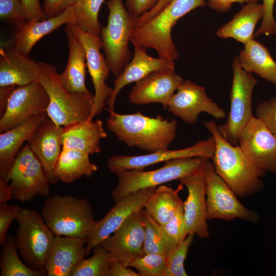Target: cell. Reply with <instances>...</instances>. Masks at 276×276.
Here are the masks:
<instances>
[{
	"label": "cell",
	"mask_w": 276,
	"mask_h": 276,
	"mask_svg": "<svg viewBox=\"0 0 276 276\" xmlns=\"http://www.w3.org/2000/svg\"><path fill=\"white\" fill-rule=\"evenodd\" d=\"M183 81L175 70L153 72L135 82L128 96L129 102L138 105L160 103L167 109L170 98Z\"/></svg>",
	"instance_id": "cell-20"
},
{
	"label": "cell",
	"mask_w": 276,
	"mask_h": 276,
	"mask_svg": "<svg viewBox=\"0 0 276 276\" xmlns=\"http://www.w3.org/2000/svg\"><path fill=\"white\" fill-rule=\"evenodd\" d=\"M0 17L6 22L17 27L25 24L26 19L20 0H0Z\"/></svg>",
	"instance_id": "cell-39"
},
{
	"label": "cell",
	"mask_w": 276,
	"mask_h": 276,
	"mask_svg": "<svg viewBox=\"0 0 276 276\" xmlns=\"http://www.w3.org/2000/svg\"><path fill=\"white\" fill-rule=\"evenodd\" d=\"M259 0H206L209 6L212 9L220 12H225L229 10L233 4L238 3L243 4L244 3L258 2Z\"/></svg>",
	"instance_id": "cell-48"
},
{
	"label": "cell",
	"mask_w": 276,
	"mask_h": 276,
	"mask_svg": "<svg viewBox=\"0 0 276 276\" xmlns=\"http://www.w3.org/2000/svg\"><path fill=\"white\" fill-rule=\"evenodd\" d=\"M238 143L259 168L276 173V137L261 120L253 116L240 132Z\"/></svg>",
	"instance_id": "cell-16"
},
{
	"label": "cell",
	"mask_w": 276,
	"mask_h": 276,
	"mask_svg": "<svg viewBox=\"0 0 276 276\" xmlns=\"http://www.w3.org/2000/svg\"><path fill=\"white\" fill-rule=\"evenodd\" d=\"M275 0H263V17L261 24L254 34L255 37L260 35H274L276 34V21L273 16Z\"/></svg>",
	"instance_id": "cell-43"
},
{
	"label": "cell",
	"mask_w": 276,
	"mask_h": 276,
	"mask_svg": "<svg viewBox=\"0 0 276 276\" xmlns=\"http://www.w3.org/2000/svg\"><path fill=\"white\" fill-rule=\"evenodd\" d=\"M93 255L83 259L72 270L71 276H109L110 256L99 244L93 249Z\"/></svg>",
	"instance_id": "cell-36"
},
{
	"label": "cell",
	"mask_w": 276,
	"mask_h": 276,
	"mask_svg": "<svg viewBox=\"0 0 276 276\" xmlns=\"http://www.w3.org/2000/svg\"><path fill=\"white\" fill-rule=\"evenodd\" d=\"M76 0H43L44 19L56 16L74 5Z\"/></svg>",
	"instance_id": "cell-44"
},
{
	"label": "cell",
	"mask_w": 276,
	"mask_h": 276,
	"mask_svg": "<svg viewBox=\"0 0 276 276\" xmlns=\"http://www.w3.org/2000/svg\"><path fill=\"white\" fill-rule=\"evenodd\" d=\"M107 136L102 121L88 118L63 127L60 137L62 149H72L89 155L101 151L102 139Z\"/></svg>",
	"instance_id": "cell-26"
},
{
	"label": "cell",
	"mask_w": 276,
	"mask_h": 276,
	"mask_svg": "<svg viewBox=\"0 0 276 276\" xmlns=\"http://www.w3.org/2000/svg\"><path fill=\"white\" fill-rule=\"evenodd\" d=\"M27 21L43 20L44 14L40 0H20Z\"/></svg>",
	"instance_id": "cell-46"
},
{
	"label": "cell",
	"mask_w": 276,
	"mask_h": 276,
	"mask_svg": "<svg viewBox=\"0 0 276 276\" xmlns=\"http://www.w3.org/2000/svg\"><path fill=\"white\" fill-rule=\"evenodd\" d=\"M183 187L180 183L176 189L163 185L156 187L146 201L144 209L164 226L183 204L179 194Z\"/></svg>",
	"instance_id": "cell-31"
},
{
	"label": "cell",
	"mask_w": 276,
	"mask_h": 276,
	"mask_svg": "<svg viewBox=\"0 0 276 276\" xmlns=\"http://www.w3.org/2000/svg\"><path fill=\"white\" fill-rule=\"evenodd\" d=\"M203 168L179 180L188 191L187 197L183 203L188 234H193L200 239L208 238L210 235L206 222L207 206Z\"/></svg>",
	"instance_id": "cell-19"
},
{
	"label": "cell",
	"mask_w": 276,
	"mask_h": 276,
	"mask_svg": "<svg viewBox=\"0 0 276 276\" xmlns=\"http://www.w3.org/2000/svg\"><path fill=\"white\" fill-rule=\"evenodd\" d=\"M109 276H140L137 272L110 258Z\"/></svg>",
	"instance_id": "cell-47"
},
{
	"label": "cell",
	"mask_w": 276,
	"mask_h": 276,
	"mask_svg": "<svg viewBox=\"0 0 276 276\" xmlns=\"http://www.w3.org/2000/svg\"><path fill=\"white\" fill-rule=\"evenodd\" d=\"M144 227V252L164 255L166 257L176 246L159 224L144 209L141 211Z\"/></svg>",
	"instance_id": "cell-33"
},
{
	"label": "cell",
	"mask_w": 276,
	"mask_h": 276,
	"mask_svg": "<svg viewBox=\"0 0 276 276\" xmlns=\"http://www.w3.org/2000/svg\"><path fill=\"white\" fill-rule=\"evenodd\" d=\"M159 0H125V6L132 15L139 17L151 10Z\"/></svg>",
	"instance_id": "cell-45"
},
{
	"label": "cell",
	"mask_w": 276,
	"mask_h": 276,
	"mask_svg": "<svg viewBox=\"0 0 276 276\" xmlns=\"http://www.w3.org/2000/svg\"><path fill=\"white\" fill-rule=\"evenodd\" d=\"M171 1L172 0H159L157 4L151 10L144 13L138 18L136 27L144 24L158 14L171 2Z\"/></svg>",
	"instance_id": "cell-49"
},
{
	"label": "cell",
	"mask_w": 276,
	"mask_h": 276,
	"mask_svg": "<svg viewBox=\"0 0 276 276\" xmlns=\"http://www.w3.org/2000/svg\"><path fill=\"white\" fill-rule=\"evenodd\" d=\"M163 226L166 233L176 246L185 239L188 234L184 218L183 204Z\"/></svg>",
	"instance_id": "cell-40"
},
{
	"label": "cell",
	"mask_w": 276,
	"mask_h": 276,
	"mask_svg": "<svg viewBox=\"0 0 276 276\" xmlns=\"http://www.w3.org/2000/svg\"><path fill=\"white\" fill-rule=\"evenodd\" d=\"M203 123L215 140L212 159L217 173L237 197L244 198L259 192L263 185L261 178L265 172L248 158L239 145H233L224 139L214 121Z\"/></svg>",
	"instance_id": "cell-1"
},
{
	"label": "cell",
	"mask_w": 276,
	"mask_h": 276,
	"mask_svg": "<svg viewBox=\"0 0 276 276\" xmlns=\"http://www.w3.org/2000/svg\"><path fill=\"white\" fill-rule=\"evenodd\" d=\"M49 95L39 81L16 87L10 96L1 116L0 132L21 125L35 116L47 112Z\"/></svg>",
	"instance_id": "cell-12"
},
{
	"label": "cell",
	"mask_w": 276,
	"mask_h": 276,
	"mask_svg": "<svg viewBox=\"0 0 276 276\" xmlns=\"http://www.w3.org/2000/svg\"><path fill=\"white\" fill-rule=\"evenodd\" d=\"M72 27L84 47L87 66L94 86V104L89 118L93 120L102 112L112 94L113 89L106 83L111 71L105 57L101 52L102 43L100 37L84 32L75 25Z\"/></svg>",
	"instance_id": "cell-14"
},
{
	"label": "cell",
	"mask_w": 276,
	"mask_h": 276,
	"mask_svg": "<svg viewBox=\"0 0 276 276\" xmlns=\"http://www.w3.org/2000/svg\"><path fill=\"white\" fill-rule=\"evenodd\" d=\"M16 220L19 226L14 239L21 259L33 269H45L55 236L34 210L23 208Z\"/></svg>",
	"instance_id": "cell-8"
},
{
	"label": "cell",
	"mask_w": 276,
	"mask_h": 276,
	"mask_svg": "<svg viewBox=\"0 0 276 276\" xmlns=\"http://www.w3.org/2000/svg\"><path fill=\"white\" fill-rule=\"evenodd\" d=\"M89 156L82 151L62 149L55 169L58 179L70 183L83 176L93 175L98 167L90 162Z\"/></svg>",
	"instance_id": "cell-32"
},
{
	"label": "cell",
	"mask_w": 276,
	"mask_h": 276,
	"mask_svg": "<svg viewBox=\"0 0 276 276\" xmlns=\"http://www.w3.org/2000/svg\"><path fill=\"white\" fill-rule=\"evenodd\" d=\"M62 129V126L56 124L48 116L28 142L52 185L59 181L55 174V169L62 150L60 137Z\"/></svg>",
	"instance_id": "cell-22"
},
{
	"label": "cell",
	"mask_w": 276,
	"mask_h": 276,
	"mask_svg": "<svg viewBox=\"0 0 276 276\" xmlns=\"http://www.w3.org/2000/svg\"><path fill=\"white\" fill-rule=\"evenodd\" d=\"M105 0H76L74 5L76 24L81 30L100 36L102 27L99 12Z\"/></svg>",
	"instance_id": "cell-35"
},
{
	"label": "cell",
	"mask_w": 276,
	"mask_h": 276,
	"mask_svg": "<svg viewBox=\"0 0 276 276\" xmlns=\"http://www.w3.org/2000/svg\"><path fill=\"white\" fill-rule=\"evenodd\" d=\"M210 159L192 157L166 162L162 167L153 170H128L116 174L118 182L111 192L116 201L133 192L148 188H156L166 182L180 180L201 170Z\"/></svg>",
	"instance_id": "cell-6"
},
{
	"label": "cell",
	"mask_w": 276,
	"mask_h": 276,
	"mask_svg": "<svg viewBox=\"0 0 276 276\" xmlns=\"http://www.w3.org/2000/svg\"><path fill=\"white\" fill-rule=\"evenodd\" d=\"M168 110L189 124L196 123L198 115L205 112L216 119H223L226 113L206 94L205 88L189 79L183 80L170 98Z\"/></svg>",
	"instance_id": "cell-15"
},
{
	"label": "cell",
	"mask_w": 276,
	"mask_h": 276,
	"mask_svg": "<svg viewBox=\"0 0 276 276\" xmlns=\"http://www.w3.org/2000/svg\"><path fill=\"white\" fill-rule=\"evenodd\" d=\"M262 4L257 2L246 3L232 19L215 32L220 38H231L244 45L254 39V31L258 21L262 19Z\"/></svg>",
	"instance_id": "cell-29"
},
{
	"label": "cell",
	"mask_w": 276,
	"mask_h": 276,
	"mask_svg": "<svg viewBox=\"0 0 276 276\" xmlns=\"http://www.w3.org/2000/svg\"><path fill=\"white\" fill-rule=\"evenodd\" d=\"M206 4L204 0H172L158 14L135 28L130 42L133 45L152 49L159 57L174 61L179 53L171 36L173 26L181 17Z\"/></svg>",
	"instance_id": "cell-3"
},
{
	"label": "cell",
	"mask_w": 276,
	"mask_h": 276,
	"mask_svg": "<svg viewBox=\"0 0 276 276\" xmlns=\"http://www.w3.org/2000/svg\"><path fill=\"white\" fill-rule=\"evenodd\" d=\"M41 216L52 232L58 236L86 238L96 222L88 201L71 195L47 197Z\"/></svg>",
	"instance_id": "cell-5"
},
{
	"label": "cell",
	"mask_w": 276,
	"mask_h": 276,
	"mask_svg": "<svg viewBox=\"0 0 276 276\" xmlns=\"http://www.w3.org/2000/svg\"><path fill=\"white\" fill-rule=\"evenodd\" d=\"M194 235L193 234H188L185 239L167 256L166 276L188 275L184 267V262Z\"/></svg>",
	"instance_id": "cell-38"
},
{
	"label": "cell",
	"mask_w": 276,
	"mask_h": 276,
	"mask_svg": "<svg viewBox=\"0 0 276 276\" xmlns=\"http://www.w3.org/2000/svg\"><path fill=\"white\" fill-rule=\"evenodd\" d=\"M39 62L12 47L0 48V87L21 86L38 81Z\"/></svg>",
	"instance_id": "cell-23"
},
{
	"label": "cell",
	"mask_w": 276,
	"mask_h": 276,
	"mask_svg": "<svg viewBox=\"0 0 276 276\" xmlns=\"http://www.w3.org/2000/svg\"><path fill=\"white\" fill-rule=\"evenodd\" d=\"M129 267L136 270L140 276H166L167 257L156 253L144 254L134 260Z\"/></svg>",
	"instance_id": "cell-37"
},
{
	"label": "cell",
	"mask_w": 276,
	"mask_h": 276,
	"mask_svg": "<svg viewBox=\"0 0 276 276\" xmlns=\"http://www.w3.org/2000/svg\"><path fill=\"white\" fill-rule=\"evenodd\" d=\"M74 6L59 15L43 20L27 21L17 27L12 41L15 50L29 55L34 45L42 37L55 31L64 24L75 25Z\"/></svg>",
	"instance_id": "cell-25"
},
{
	"label": "cell",
	"mask_w": 276,
	"mask_h": 276,
	"mask_svg": "<svg viewBox=\"0 0 276 276\" xmlns=\"http://www.w3.org/2000/svg\"><path fill=\"white\" fill-rule=\"evenodd\" d=\"M215 150V140L199 141L194 145L178 150H167L141 155H119L110 157L107 167L112 173L128 170H143L151 165L180 158L205 157L212 159Z\"/></svg>",
	"instance_id": "cell-17"
},
{
	"label": "cell",
	"mask_w": 276,
	"mask_h": 276,
	"mask_svg": "<svg viewBox=\"0 0 276 276\" xmlns=\"http://www.w3.org/2000/svg\"><path fill=\"white\" fill-rule=\"evenodd\" d=\"M205 181L207 219L227 221L240 219L252 223L259 220V214L243 205L231 188L217 173L209 160L203 168Z\"/></svg>",
	"instance_id": "cell-10"
},
{
	"label": "cell",
	"mask_w": 276,
	"mask_h": 276,
	"mask_svg": "<svg viewBox=\"0 0 276 276\" xmlns=\"http://www.w3.org/2000/svg\"><path fill=\"white\" fill-rule=\"evenodd\" d=\"M106 4L107 23L102 27L100 37L108 65L117 77L131 59L128 44L139 17L129 12L122 0H109Z\"/></svg>",
	"instance_id": "cell-7"
},
{
	"label": "cell",
	"mask_w": 276,
	"mask_h": 276,
	"mask_svg": "<svg viewBox=\"0 0 276 276\" xmlns=\"http://www.w3.org/2000/svg\"><path fill=\"white\" fill-rule=\"evenodd\" d=\"M45 270L48 276H71L86 256V238L55 236Z\"/></svg>",
	"instance_id": "cell-24"
},
{
	"label": "cell",
	"mask_w": 276,
	"mask_h": 276,
	"mask_svg": "<svg viewBox=\"0 0 276 276\" xmlns=\"http://www.w3.org/2000/svg\"><path fill=\"white\" fill-rule=\"evenodd\" d=\"M39 65L38 81L49 97L48 116L62 127L89 118L94 95L91 93L70 91L61 83L55 66L44 62H39Z\"/></svg>",
	"instance_id": "cell-4"
},
{
	"label": "cell",
	"mask_w": 276,
	"mask_h": 276,
	"mask_svg": "<svg viewBox=\"0 0 276 276\" xmlns=\"http://www.w3.org/2000/svg\"><path fill=\"white\" fill-rule=\"evenodd\" d=\"M17 86H8L0 87V113L2 116L4 113L8 101L12 91Z\"/></svg>",
	"instance_id": "cell-51"
},
{
	"label": "cell",
	"mask_w": 276,
	"mask_h": 276,
	"mask_svg": "<svg viewBox=\"0 0 276 276\" xmlns=\"http://www.w3.org/2000/svg\"><path fill=\"white\" fill-rule=\"evenodd\" d=\"M48 117L39 113L27 122L0 134V177L5 178L25 142H28L37 127Z\"/></svg>",
	"instance_id": "cell-28"
},
{
	"label": "cell",
	"mask_w": 276,
	"mask_h": 276,
	"mask_svg": "<svg viewBox=\"0 0 276 276\" xmlns=\"http://www.w3.org/2000/svg\"><path fill=\"white\" fill-rule=\"evenodd\" d=\"M233 80L230 91V110L226 122L218 126L227 142L237 145L239 135L253 116L252 95L257 80L240 66L237 56L233 61Z\"/></svg>",
	"instance_id": "cell-9"
},
{
	"label": "cell",
	"mask_w": 276,
	"mask_h": 276,
	"mask_svg": "<svg viewBox=\"0 0 276 276\" xmlns=\"http://www.w3.org/2000/svg\"><path fill=\"white\" fill-rule=\"evenodd\" d=\"M1 276H44L45 269H33L23 262L17 253L14 238L9 236L3 245L1 256Z\"/></svg>",
	"instance_id": "cell-34"
},
{
	"label": "cell",
	"mask_w": 276,
	"mask_h": 276,
	"mask_svg": "<svg viewBox=\"0 0 276 276\" xmlns=\"http://www.w3.org/2000/svg\"><path fill=\"white\" fill-rule=\"evenodd\" d=\"M5 178L0 177V203L8 202L13 198V190Z\"/></svg>",
	"instance_id": "cell-50"
},
{
	"label": "cell",
	"mask_w": 276,
	"mask_h": 276,
	"mask_svg": "<svg viewBox=\"0 0 276 276\" xmlns=\"http://www.w3.org/2000/svg\"><path fill=\"white\" fill-rule=\"evenodd\" d=\"M237 58L245 71L256 73L276 87V62L263 44L254 39L244 45Z\"/></svg>",
	"instance_id": "cell-30"
},
{
	"label": "cell",
	"mask_w": 276,
	"mask_h": 276,
	"mask_svg": "<svg viewBox=\"0 0 276 276\" xmlns=\"http://www.w3.org/2000/svg\"><path fill=\"white\" fill-rule=\"evenodd\" d=\"M141 211L130 216L112 234L100 244L110 258L127 267L144 254V227Z\"/></svg>",
	"instance_id": "cell-18"
},
{
	"label": "cell",
	"mask_w": 276,
	"mask_h": 276,
	"mask_svg": "<svg viewBox=\"0 0 276 276\" xmlns=\"http://www.w3.org/2000/svg\"><path fill=\"white\" fill-rule=\"evenodd\" d=\"M22 208L17 204L0 203V245L3 246L8 239V232L12 222L17 219Z\"/></svg>",
	"instance_id": "cell-41"
},
{
	"label": "cell",
	"mask_w": 276,
	"mask_h": 276,
	"mask_svg": "<svg viewBox=\"0 0 276 276\" xmlns=\"http://www.w3.org/2000/svg\"><path fill=\"white\" fill-rule=\"evenodd\" d=\"M133 46L132 58L114 81L112 94L106 103L109 112L114 111L117 96L124 86L136 82L155 72L175 70L174 61L159 57H151L147 53L145 48L137 45Z\"/></svg>",
	"instance_id": "cell-21"
},
{
	"label": "cell",
	"mask_w": 276,
	"mask_h": 276,
	"mask_svg": "<svg viewBox=\"0 0 276 276\" xmlns=\"http://www.w3.org/2000/svg\"><path fill=\"white\" fill-rule=\"evenodd\" d=\"M5 178L11 181L13 198L17 201H30L36 196L47 197L50 193V183L28 143L21 149Z\"/></svg>",
	"instance_id": "cell-11"
},
{
	"label": "cell",
	"mask_w": 276,
	"mask_h": 276,
	"mask_svg": "<svg viewBox=\"0 0 276 276\" xmlns=\"http://www.w3.org/2000/svg\"><path fill=\"white\" fill-rule=\"evenodd\" d=\"M69 49L68 60L59 76L63 86L70 91L91 93L85 84L87 62L84 47L76 36L71 24L64 29Z\"/></svg>",
	"instance_id": "cell-27"
},
{
	"label": "cell",
	"mask_w": 276,
	"mask_h": 276,
	"mask_svg": "<svg viewBox=\"0 0 276 276\" xmlns=\"http://www.w3.org/2000/svg\"><path fill=\"white\" fill-rule=\"evenodd\" d=\"M155 189L139 190L116 201L112 208L101 220L96 221L87 235L86 256L117 231L130 216L144 209Z\"/></svg>",
	"instance_id": "cell-13"
},
{
	"label": "cell",
	"mask_w": 276,
	"mask_h": 276,
	"mask_svg": "<svg viewBox=\"0 0 276 276\" xmlns=\"http://www.w3.org/2000/svg\"><path fill=\"white\" fill-rule=\"evenodd\" d=\"M256 117L261 120L276 137V96L257 105Z\"/></svg>",
	"instance_id": "cell-42"
},
{
	"label": "cell",
	"mask_w": 276,
	"mask_h": 276,
	"mask_svg": "<svg viewBox=\"0 0 276 276\" xmlns=\"http://www.w3.org/2000/svg\"><path fill=\"white\" fill-rule=\"evenodd\" d=\"M107 129L129 147L149 153L167 150L176 137L177 123L160 116L151 118L140 112L131 114L109 112Z\"/></svg>",
	"instance_id": "cell-2"
}]
</instances>
